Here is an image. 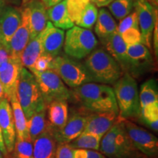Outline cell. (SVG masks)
Segmentation results:
<instances>
[{
    "label": "cell",
    "instance_id": "d6986e66",
    "mask_svg": "<svg viewBox=\"0 0 158 158\" xmlns=\"http://www.w3.org/2000/svg\"><path fill=\"white\" fill-rule=\"evenodd\" d=\"M22 7H27L28 9L30 39H33L42 32L48 21L47 8L41 0H30Z\"/></svg>",
    "mask_w": 158,
    "mask_h": 158
},
{
    "label": "cell",
    "instance_id": "7402d4cb",
    "mask_svg": "<svg viewBox=\"0 0 158 158\" xmlns=\"http://www.w3.org/2000/svg\"><path fill=\"white\" fill-rule=\"evenodd\" d=\"M57 143L49 127L33 141V158H54Z\"/></svg>",
    "mask_w": 158,
    "mask_h": 158
},
{
    "label": "cell",
    "instance_id": "83f0119b",
    "mask_svg": "<svg viewBox=\"0 0 158 158\" xmlns=\"http://www.w3.org/2000/svg\"><path fill=\"white\" fill-rule=\"evenodd\" d=\"M140 109L152 104L158 103L157 84L154 79H149L141 86L139 92Z\"/></svg>",
    "mask_w": 158,
    "mask_h": 158
},
{
    "label": "cell",
    "instance_id": "5bb4252c",
    "mask_svg": "<svg viewBox=\"0 0 158 158\" xmlns=\"http://www.w3.org/2000/svg\"><path fill=\"white\" fill-rule=\"evenodd\" d=\"M123 119L114 111L92 113L87 116L84 132L90 133L102 138L114 124Z\"/></svg>",
    "mask_w": 158,
    "mask_h": 158
},
{
    "label": "cell",
    "instance_id": "7dc6e473",
    "mask_svg": "<svg viewBox=\"0 0 158 158\" xmlns=\"http://www.w3.org/2000/svg\"><path fill=\"white\" fill-rule=\"evenodd\" d=\"M6 5H7L6 2H5V0H0V15H1L2 13L5 9V7H6Z\"/></svg>",
    "mask_w": 158,
    "mask_h": 158
},
{
    "label": "cell",
    "instance_id": "74e56055",
    "mask_svg": "<svg viewBox=\"0 0 158 158\" xmlns=\"http://www.w3.org/2000/svg\"><path fill=\"white\" fill-rule=\"evenodd\" d=\"M74 149L69 143L57 144L54 158H73Z\"/></svg>",
    "mask_w": 158,
    "mask_h": 158
},
{
    "label": "cell",
    "instance_id": "7bdbcfd3",
    "mask_svg": "<svg viewBox=\"0 0 158 158\" xmlns=\"http://www.w3.org/2000/svg\"><path fill=\"white\" fill-rule=\"evenodd\" d=\"M113 0H90V2L94 5L98 7H104V6H108L111 2Z\"/></svg>",
    "mask_w": 158,
    "mask_h": 158
},
{
    "label": "cell",
    "instance_id": "ac0fdd59",
    "mask_svg": "<svg viewBox=\"0 0 158 158\" xmlns=\"http://www.w3.org/2000/svg\"><path fill=\"white\" fill-rule=\"evenodd\" d=\"M21 9L13 5H6L0 15V33L6 48L21 23Z\"/></svg>",
    "mask_w": 158,
    "mask_h": 158
},
{
    "label": "cell",
    "instance_id": "30bf717a",
    "mask_svg": "<svg viewBox=\"0 0 158 158\" xmlns=\"http://www.w3.org/2000/svg\"><path fill=\"white\" fill-rule=\"evenodd\" d=\"M134 8L138 15L141 43L150 48L153 30L157 21V9L154 8L146 0H134Z\"/></svg>",
    "mask_w": 158,
    "mask_h": 158
},
{
    "label": "cell",
    "instance_id": "f5cc1de1",
    "mask_svg": "<svg viewBox=\"0 0 158 158\" xmlns=\"http://www.w3.org/2000/svg\"><path fill=\"white\" fill-rule=\"evenodd\" d=\"M0 158H5V157H4L3 155H2V153L1 150H0Z\"/></svg>",
    "mask_w": 158,
    "mask_h": 158
},
{
    "label": "cell",
    "instance_id": "52a82bcc",
    "mask_svg": "<svg viewBox=\"0 0 158 158\" xmlns=\"http://www.w3.org/2000/svg\"><path fill=\"white\" fill-rule=\"evenodd\" d=\"M50 70H54L62 81L70 88H76L87 83L94 82L84 64L66 56L53 59Z\"/></svg>",
    "mask_w": 158,
    "mask_h": 158
},
{
    "label": "cell",
    "instance_id": "ab89813d",
    "mask_svg": "<svg viewBox=\"0 0 158 158\" xmlns=\"http://www.w3.org/2000/svg\"><path fill=\"white\" fill-rule=\"evenodd\" d=\"M10 58V56L7 49L4 46H0V70H2L6 66L9 62Z\"/></svg>",
    "mask_w": 158,
    "mask_h": 158
},
{
    "label": "cell",
    "instance_id": "484cf974",
    "mask_svg": "<svg viewBox=\"0 0 158 158\" xmlns=\"http://www.w3.org/2000/svg\"><path fill=\"white\" fill-rule=\"evenodd\" d=\"M43 54L41 44V33L33 39H29L28 43L23 49L21 54V61L23 67L29 70L34 68L37 58Z\"/></svg>",
    "mask_w": 158,
    "mask_h": 158
},
{
    "label": "cell",
    "instance_id": "60d3db41",
    "mask_svg": "<svg viewBox=\"0 0 158 158\" xmlns=\"http://www.w3.org/2000/svg\"><path fill=\"white\" fill-rule=\"evenodd\" d=\"M158 21L155 23V28L153 30V37H154V50H155V53L156 56H157L158 54Z\"/></svg>",
    "mask_w": 158,
    "mask_h": 158
},
{
    "label": "cell",
    "instance_id": "9c48e42d",
    "mask_svg": "<svg viewBox=\"0 0 158 158\" xmlns=\"http://www.w3.org/2000/svg\"><path fill=\"white\" fill-rule=\"evenodd\" d=\"M122 123L133 145L140 152L148 157H157L158 140L156 136L128 119H123Z\"/></svg>",
    "mask_w": 158,
    "mask_h": 158
},
{
    "label": "cell",
    "instance_id": "6da1fadb",
    "mask_svg": "<svg viewBox=\"0 0 158 158\" xmlns=\"http://www.w3.org/2000/svg\"><path fill=\"white\" fill-rule=\"evenodd\" d=\"M73 93L83 107L92 113H118L114 89L107 84L87 83L74 88Z\"/></svg>",
    "mask_w": 158,
    "mask_h": 158
},
{
    "label": "cell",
    "instance_id": "f1b7e54d",
    "mask_svg": "<svg viewBox=\"0 0 158 158\" xmlns=\"http://www.w3.org/2000/svg\"><path fill=\"white\" fill-rule=\"evenodd\" d=\"M101 138L90 133H83L76 139L69 143V145L74 149H83L98 151Z\"/></svg>",
    "mask_w": 158,
    "mask_h": 158
},
{
    "label": "cell",
    "instance_id": "f35d334b",
    "mask_svg": "<svg viewBox=\"0 0 158 158\" xmlns=\"http://www.w3.org/2000/svg\"><path fill=\"white\" fill-rule=\"evenodd\" d=\"M73 158H107L101 152L94 150L76 149H74Z\"/></svg>",
    "mask_w": 158,
    "mask_h": 158
},
{
    "label": "cell",
    "instance_id": "d4e9b609",
    "mask_svg": "<svg viewBox=\"0 0 158 158\" xmlns=\"http://www.w3.org/2000/svg\"><path fill=\"white\" fill-rule=\"evenodd\" d=\"M13 120H14L16 138L20 139L30 138L27 125V119L26 118L23 110L18 100L17 95L15 94L10 99Z\"/></svg>",
    "mask_w": 158,
    "mask_h": 158
},
{
    "label": "cell",
    "instance_id": "b9f144b4",
    "mask_svg": "<svg viewBox=\"0 0 158 158\" xmlns=\"http://www.w3.org/2000/svg\"><path fill=\"white\" fill-rule=\"evenodd\" d=\"M0 150H1L2 153L4 156L5 158H7L9 157V154L7 153V149H6L5 145V142H4V139H3V136H2V130L1 128H0Z\"/></svg>",
    "mask_w": 158,
    "mask_h": 158
},
{
    "label": "cell",
    "instance_id": "4dcf8cb0",
    "mask_svg": "<svg viewBox=\"0 0 158 158\" xmlns=\"http://www.w3.org/2000/svg\"><path fill=\"white\" fill-rule=\"evenodd\" d=\"M98 15V10L96 5L90 2L86 5L75 24L85 29H91L95 24Z\"/></svg>",
    "mask_w": 158,
    "mask_h": 158
},
{
    "label": "cell",
    "instance_id": "4316f807",
    "mask_svg": "<svg viewBox=\"0 0 158 158\" xmlns=\"http://www.w3.org/2000/svg\"><path fill=\"white\" fill-rule=\"evenodd\" d=\"M27 125L29 136L31 141L46 131L48 128V122L46 117V108L35 113L27 119Z\"/></svg>",
    "mask_w": 158,
    "mask_h": 158
},
{
    "label": "cell",
    "instance_id": "cb8c5ba5",
    "mask_svg": "<svg viewBox=\"0 0 158 158\" xmlns=\"http://www.w3.org/2000/svg\"><path fill=\"white\" fill-rule=\"evenodd\" d=\"M94 31L102 43L117 31V24L107 9L101 8L98 10Z\"/></svg>",
    "mask_w": 158,
    "mask_h": 158
},
{
    "label": "cell",
    "instance_id": "f907efd6",
    "mask_svg": "<svg viewBox=\"0 0 158 158\" xmlns=\"http://www.w3.org/2000/svg\"><path fill=\"white\" fill-rule=\"evenodd\" d=\"M30 0H21V6H24L26 4L28 3Z\"/></svg>",
    "mask_w": 158,
    "mask_h": 158
},
{
    "label": "cell",
    "instance_id": "e575fe53",
    "mask_svg": "<svg viewBox=\"0 0 158 158\" xmlns=\"http://www.w3.org/2000/svg\"><path fill=\"white\" fill-rule=\"evenodd\" d=\"M130 28L139 29L138 15L135 11L130 13L127 16L122 19L119 21L118 25H117V31L120 35L122 34L124 31Z\"/></svg>",
    "mask_w": 158,
    "mask_h": 158
},
{
    "label": "cell",
    "instance_id": "1f68e13d",
    "mask_svg": "<svg viewBox=\"0 0 158 158\" xmlns=\"http://www.w3.org/2000/svg\"><path fill=\"white\" fill-rule=\"evenodd\" d=\"M139 117L154 131L158 130V103L152 104L140 109Z\"/></svg>",
    "mask_w": 158,
    "mask_h": 158
},
{
    "label": "cell",
    "instance_id": "d6a6232c",
    "mask_svg": "<svg viewBox=\"0 0 158 158\" xmlns=\"http://www.w3.org/2000/svg\"><path fill=\"white\" fill-rule=\"evenodd\" d=\"M11 158H33V142L31 138H16Z\"/></svg>",
    "mask_w": 158,
    "mask_h": 158
},
{
    "label": "cell",
    "instance_id": "2e32d148",
    "mask_svg": "<svg viewBox=\"0 0 158 158\" xmlns=\"http://www.w3.org/2000/svg\"><path fill=\"white\" fill-rule=\"evenodd\" d=\"M22 68L21 60L10 57L6 66L0 70V83L3 89L4 97L8 100L16 94L20 73Z\"/></svg>",
    "mask_w": 158,
    "mask_h": 158
},
{
    "label": "cell",
    "instance_id": "7c38bea8",
    "mask_svg": "<svg viewBox=\"0 0 158 158\" xmlns=\"http://www.w3.org/2000/svg\"><path fill=\"white\" fill-rule=\"evenodd\" d=\"M87 116L79 113H72L65 125L61 130H51L57 144L69 143L84 132ZM50 129V128H49Z\"/></svg>",
    "mask_w": 158,
    "mask_h": 158
},
{
    "label": "cell",
    "instance_id": "4fadbf2b",
    "mask_svg": "<svg viewBox=\"0 0 158 158\" xmlns=\"http://www.w3.org/2000/svg\"><path fill=\"white\" fill-rule=\"evenodd\" d=\"M0 128L7 153L11 154L14 148L16 133L10 103L5 97L0 99Z\"/></svg>",
    "mask_w": 158,
    "mask_h": 158
},
{
    "label": "cell",
    "instance_id": "277c9868",
    "mask_svg": "<svg viewBox=\"0 0 158 158\" xmlns=\"http://www.w3.org/2000/svg\"><path fill=\"white\" fill-rule=\"evenodd\" d=\"M113 89L120 117L123 119L139 117V92L133 76L124 73L114 84Z\"/></svg>",
    "mask_w": 158,
    "mask_h": 158
},
{
    "label": "cell",
    "instance_id": "603a6c76",
    "mask_svg": "<svg viewBox=\"0 0 158 158\" xmlns=\"http://www.w3.org/2000/svg\"><path fill=\"white\" fill-rule=\"evenodd\" d=\"M46 13L48 21L56 28L64 30L72 28L75 26L73 21L69 15L67 7V0H64L56 5L48 7L46 9Z\"/></svg>",
    "mask_w": 158,
    "mask_h": 158
},
{
    "label": "cell",
    "instance_id": "c3c4849f",
    "mask_svg": "<svg viewBox=\"0 0 158 158\" xmlns=\"http://www.w3.org/2000/svg\"><path fill=\"white\" fill-rule=\"evenodd\" d=\"M4 97V92H3V89L1 83H0V99Z\"/></svg>",
    "mask_w": 158,
    "mask_h": 158
},
{
    "label": "cell",
    "instance_id": "8992f818",
    "mask_svg": "<svg viewBox=\"0 0 158 158\" xmlns=\"http://www.w3.org/2000/svg\"><path fill=\"white\" fill-rule=\"evenodd\" d=\"M98 45V40L90 29L73 26L64 35L63 48L68 56L81 59L95 50Z\"/></svg>",
    "mask_w": 158,
    "mask_h": 158
},
{
    "label": "cell",
    "instance_id": "44dd1931",
    "mask_svg": "<svg viewBox=\"0 0 158 158\" xmlns=\"http://www.w3.org/2000/svg\"><path fill=\"white\" fill-rule=\"evenodd\" d=\"M68 104L64 100H55L46 106V117L51 130H59L68 119Z\"/></svg>",
    "mask_w": 158,
    "mask_h": 158
},
{
    "label": "cell",
    "instance_id": "681fc988",
    "mask_svg": "<svg viewBox=\"0 0 158 158\" xmlns=\"http://www.w3.org/2000/svg\"><path fill=\"white\" fill-rule=\"evenodd\" d=\"M0 46H4V47H5V44H4L2 37L1 33H0Z\"/></svg>",
    "mask_w": 158,
    "mask_h": 158
},
{
    "label": "cell",
    "instance_id": "7a4b0ae2",
    "mask_svg": "<svg viewBox=\"0 0 158 158\" xmlns=\"http://www.w3.org/2000/svg\"><path fill=\"white\" fill-rule=\"evenodd\" d=\"M122 120L114 124L103 135L99 150L108 158H140L139 151L128 136Z\"/></svg>",
    "mask_w": 158,
    "mask_h": 158
},
{
    "label": "cell",
    "instance_id": "e0dca14e",
    "mask_svg": "<svg viewBox=\"0 0 158 158\" xmlns=\"http://www.w3.org/2000/svg\"><path fill=\"white\" fill-rule=\"evenodd\" d=\"M65 33L64 30L55 27L50 21L47 22L41 32L43 53L55 58L59 56L63 48Z\"/></svg>",
    "mask_w": 158,
    "mask_h": 158
},
{
    "label": "cell",
    "instance_id": "ba28073f",
    "mask_svg": "<svg viewBox=\"0 0 158 158\" xmlns=\"http://www.w3.org/2000/svg\"><path fill=\"white\" fill-rule=\"evenodd\" d=\"M31 73L36 78L46 106L55 100H70L71 92L54 70H47L43 72L33 70Z\"/></svg>",
    "mask_w": 158,
    "mask_h": 158
},
{
    "label": "cell",
    "instance_id": "3957f363",
    "mask_svg": "<svg viewBox=\"0 0 158 158\" xmlns=\"http://www.w3.org/2000/svg\"><path fill=\"white\" fill-rule=\"evenodd\" d=\"M86 57L84 65L94 83L114 84L124 74L118 62L104 49H95Z\"/></svg>",
    "mask_w": 158,
    "mask_h": 158
},
{
    "label": "cell",
    "instance_id": "ffe728a7",
    "mask_svg": "<svg viewBox=\"0 0 158 158\" xmlns=\"http://www.w3.org/2000/svg\"><path fill=\"white\" fill-rule=\"evenodd\" d=\"M102 44L105 45L110 56L120 65L122 71L130 74V63L127 54V46L118 31H115Z\"/></svg>",
    "mask_w": 158,
    "mask_h": 158
},
{
    "label": "cell",
    "instance_id": "8fae6325",
    "mask_svg": "<svg viewBox=\"0 0 158 158\" xmlns=\"http://www.w3.org/2000/svg\"><path fill=\"white\" fill-rule=\"evenodd\" d=\"M21 24L6 46L11 58L18 60H21L23 49L30 39L29 11L27 7L21 8Z\"/></svg>",
    "mask_w": 158,
    "mask_h": 158
},
{
    "label": "cell",
    "instance_id": "816d5d0a",
    "mask_svg": "<svg viewBox=\"0 0 158 158\" xmlns=\"http://www.w3.org/2000/svg\"><path fill=\"white\" fill-rule=\"evenodd\" d=\"M41 1H42V2H43V4H44V5H45V7H46V4H47V0H41Z\"/></svg>",
    "mask_w": 158,
    "mask_h": 158
},
{
    "label": "cell",
    "instance_id": "d590c367",
    "mask_svg": "<svg viewBox=\"0 0 158 158\" xmlns=\"http://www.w3.org/2000/svg\"><path fill=\"white\" fill-rule=\"evenodd\" d=\"M121 36L127 46L141 42V35L139 29H128L121 34Z\"/></svg>",
    "mask_w": 158,
    "mask_h": 158
},
{
    "label": "cell",
    "instance_id": "f6af8a7d",
    "mask_svg": "<svg viewBox=\"0 0 158 158\" xmlns=\"http://www.w3.org/2000/svg\"><path fill=\"white\" fill-rule=\"evenodd\" d=\"M64 1V0H47V4H46V8H48L51 6H54L56 4H58L61 2Z\"/></svg>",
    "mask_w": 158,
    "mask_h": 158
},
{
    "label": "cell",
    "instance_id": "8d00e7d4",
    "mask_svg": "<svg viewBox=\"0 0 158 158\" xmlns=\"http://www.w3.org/2000/svg\"><path fill=\"white\" fill-rule=\"evenodd\" d=\"M52 57L48 56V55L43 54L40 56L36 62L35 63L34 68L31 69L29 71H39V72H43V71H45L47 70H50L51 69V65L53 61Z\"/></svg>",
    "mask_w": 158,
    "mask_h": 158
},
{
    "label": "cell",
    "instance_id": "836d02e7",
    "mask_svg": "<svg viewBox=\"0 0 158 158\" xmlns=\"http://www.w3.org/2000/svg\"><path fill=\"white\" fill-rule=\"evenodd\" d=\"M90 0H67V7L71 20L74 23L78 21L83 10Z\"/></svg>",
    "mask_w": 158,
    "mask_h": 158
},
{
    "label": "cell",
    "instance_id": "9a60e30c",
    "mask_svg": "<svg viewBox=\"0 0 158 158\" xmlns=\"http://www.w3.org/2000/svg\"><path fill=\"white\" fill-rule=\"evenodd\" d=\"M127 54L130 63V74L132 76L142 73L152 64L153 59L149 48L141 43L128 45Z\"/></svg>",
    "mask_w": 158,
    "mask_h": 158
},
{
    "label": "cell",
    "instance_id": "ee69618b",
    "mask_svg": "<svg viewBox=\"0 0 158 158\" xmlns=\"http://www.w3.org/2000/svg\"><path fill=\"white\" fill-rule=\"evenodd\" d=\"M7 5H13L15 7H19L21 5V0H5Z\"/></svg>",
    "mask_w": 158,
    "mask_h": 158
},
{
    "label": "cell",
    "instance_id": "bcb514c9",
    "mask_svg": "<svg viewBox=\"0 0 158 158\" xmlns=\"http://www.w3.org/2000/svg\"><path fill=\"white\" fill-rule=\"evenodd\" d=\"M148 3L150 4L155 9H157L158 7V0H146Z\"/></svg>",
    "mask_w": 158,
    "mask_h": 158
},
{
    "label": "cell",
    "instance_id": "f546056e",
    "mask_svg": "<svg viewBox=\"0 0 158 158\" xmlns=\"http://www.w3.org/2000/svg\"><path fill=\"white\" fill-rule=\"evenodd\" d=\"M108 6L110 14L121 21L132 13L134 8V0H113Z\"/></svg>",
    "mask_w": 158,
    "mask_h": 158
},
{
    "label": "cell",
    "instance_id": "5b68a950",
    "mask_svg": "<svg viewBox=\"0 0 158 158\" xmlns=\"http://www.w3.org/2000/svg\"><path fill=\"white\" fill-rule=\"evenodd\" d=\"M16 95L27 119L36 112L46 108L36 78L24 67L20 73Z\"/></svg>",
    "mask_w": 158,
    "mask_h": 158
}]
</instances>
